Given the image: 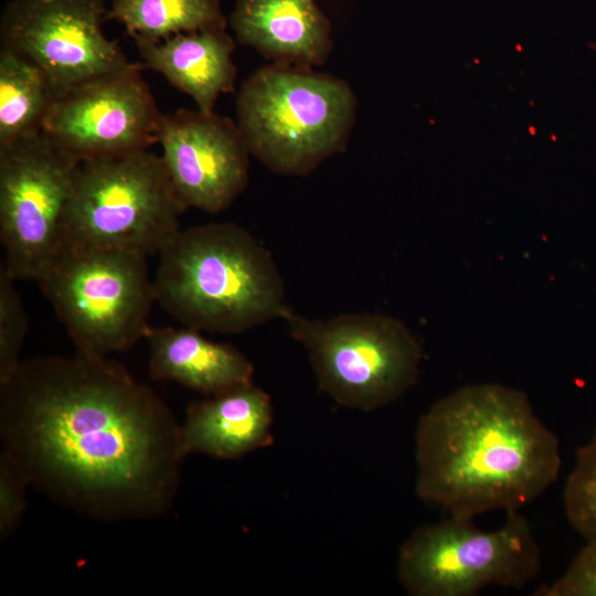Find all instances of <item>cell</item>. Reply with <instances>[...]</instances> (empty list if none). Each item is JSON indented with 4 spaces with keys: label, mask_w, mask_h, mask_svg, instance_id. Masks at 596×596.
<instances>
[{
    "label": "cell",
    "mask_w": 596,
    "mask_h": 596,
    "mask_svg": "<svg viewBox=\"0 0 596 596\" xmlns=\"http://www.w3.org/2000/svg\"><path fill=\"white\" fill-rule=\"evenodd\" d=\"M0 435L31 485L102 521L167 512L185 457L181 425L150 387L77 351L22 361L0 383Z\"/></svg>",
    "instance_id": "6da1fadb"
},
{
    "label": "cell",
    "mask_w": 596,
    "mask_h": 596,
    "mask_svg": "<svg viewBox=\"0 0 596 596\" xmlns=\"http://www.w3.org/2000/svg\"><path fill=\"white\" fill-rule=\"evenodd\" d=\"M416 493L449 515L518 511L558 478L557 436L520 390L470 384L436 401L415 433Z\"/></svg>",
    "instance_id": "7a4b0ae2"
},
{
    "label": "cell",
    "mask_w": 596,
    "mask_h": 596,
    "mask_svg": "<svg viewBox=\"0 0 596 596\" xmlns=\"http://www.w3.org/2000/svg\"><path fill=\"white\" fill-rule=\"evenodd\" d=\"M158 256L156 301L187 327L241 333L290 311L272 254L237 224L180 228Z\"/></svg>",
    "instance_id": "3957f363"
},
{
    "label": "cell",
    "mask_w": 596,
    "mask_h": 596,
    "mask_svg": "<svg viewBox=\"0 0 596 596\" xmlns=\"http://www.w3.org/2000/svg\"><path fill=\"white\" fill-rule=\"evenodd\" d=\"M356 105L344 79L270 64L241 85L236 124L251 156L276 173L305 175L347 148Z\"/></svg>",
    "instance_id": "277c9868"
},
{
    "label": "cell",
    "mask_w": 596,
    "mask_h": 596,
    "mask_svg": "<svg viewBox=\"0 0 596 596\" xmlns=\"http://www.w3.org/2000/svg\"><path fill=\"white\" fill-rule=\"evenodd\" d=\"M185 211L161 155L141 150L81 160L62 221L61 245L158 255Z\"/></svg>",
    "instance_id": "5b68a950"
},
{
    "label": "cell",
    "mask_w": 596,
    "mask_h": 596,
    "mask_svg": "<svg viewBox=\"0 0 596 596\" xmlns=\"http://www.w3.org/2000/svg\"><path fill=\"white\" fill-rule=\"evenodd\" d=\"M147 256L61 245L36 283L77 352L107 358L146 338L156 301Z\"/></svg>",
    "instance_id": "8992f818"
},
{
    "label": "cell",
    "mask_w": 596,
    "mask_h": 596,
    "mask_svg": "<svg viewBox=\"0 0 596 596\" xmlns=\"http://www.w3.org/2000/svg\"><path fill=\"white\" fill-rule=\"evenodd\" d=\"M284 320L307 351L319 389L342 406L377 409L417 380L421 345L396 318L341 313L322 320L290 310Z\"/></svg>",
    "instance_id": "52a82bcc"
},
{
    "label": "cell",
    "mask_w": 596,
    "mask_h": 596,
    "mask_svg": "<svg viewBox=\"0 0 596 596\" xmlns=\"http://www.w3.org/2000/svg\"><path fill=\"white\" fill-rule=\"evenodd\" d=\"M449 515L424 524L400 546L397 576L413 596H475L488 586L522 588L541 570V551L529 521L507 513L498 529Z\"/></svg>",
    "instance_id": "ba28073f"
},
{
    "label": "cell",
    "mask_w": 596,
    "mask_h": 596,
    "mask_svg": "<svg viewBox=\"0 0 596 596\" xmlns=\"http://www.w3.org/2000/svg\"><path fill=\"white\" fill-rule=\"evenodd\" d=\"M78 162L43 131L0 150V266L17 280L36 281L60 248Z\"/></svg>",
    "instance_id": "9c48e42d"
},
{
    "label": "cell",
    "mask_w": 596,
    "mask_h": 596,
    "mask_svg": "<svg viewBox=\"0 0 596 596\" xmlns=\"http://www.w3.org/2000/svg\"><path fill=\"white\" fill-rule=\"evenodd\" d=\"M104 0H11L0 20L1 47L36 66L55 95L131 62L107 38Z\"/></svg>",
    "instance_id": "30bf717a"
},
{
    "label": "cell",
    "mask_w": 596,
    "mask_h": 596,
    "mask_svg": "<svg viewBox=\"0 0 596 596\" xmlns=\"http://www.w3.org/2000/svg\"><path fill=\"white\" fill-rule=\"evenodd\" d=\"M141 68L131 62L56 94L42 131L79 161L148 150L163 114Z\"/></svg>",
    "instance_id": "8fae6325"
},
{
    "label": "cell",
    "mask_w": 596,
    "mask_h": 596,
    "mask_svg": "<svg viewBox=\"0 0 596 596\" xmlns=\"http://www.w3.org/2000/svg\"><path fill=\"white\" fill-rule=\"evenodd\" d=\"M158 143L185 210L217 214L245 190L251 152L231 118L185 108L163 114Z\"/></svg>",
    "instance_id": "7c38bea8"
},
{
    "label": "cell",
    "mask_w": 596,
    "mask_h": 596,
    "mask_svg": "<svg viewBox=\"0 0 596 596\" xmlns=\"http://www.w3.org/2000/svg\"><path fill=\"white\" fill-rule=\"evenodd\" d=\"M230 25L241 44L272 64L312 70L333 47L330 22L315 0H237Z\"/></svg>",
    "instance_id": "4fadbf2b"
},
{
    "label": "cell",
    "mask_w": 596,
    "mask_h": 596,
    "mask_svg": "<svg viewBox=\"0 0 596 596\" xmlns=\"http://www.w3.org/2000/svg\"><path fill=\"white\" fill-rule=\"evenodd\" d=\"M273 406L269 395L253 383L189 405L181 424L184 456L205 454L237 459L269 446Z\"/></svg>",
    "instance_id": "5bb4252c"
},
{
    "label": "cell",
    "mask_w": 596,
    "mask_h": 596,
    "mask_svg": "<svg viewBox=\"0 0 596 596\" xmlns=\"http://www.w3.org/2000/svg\"><path fill=\"white\" fill-rule=\"evenodd\" d=\"M134 41L142 66L190 96L200 111L213 113L219 97L234 91L235 41L226 29L180 33L158 42Z\"/></svg>",
    "instance_id": "9a60e30c"
},
{
    "label": "cell",
    "mask_w": 596,
    "mask_h": 596,
    "mask_svg": "<svg viewBox=\"0 0 596 596\" xmlns=\"http://www.w3.org/2000/svg\"><path fill=\"white\" fill-rule=\"evenodd\" d=\"M146 339L153 380L173 381L205 396L253 383L254 366L240 350L207 340L198 329L150 328Z\"/></svg>",
    "instance_id": "2e32d148"
},
{
    "label": "cell",
    "mask_w": 596,
    "mask_h": 596,
    "mask_svg": "<svg viewBox=\"0 0 596 596\" xmlns=\"http://www.w3.org/2000/svg\"><path fill=\"white\" fill-rule=\"evenodd\" d=\"M54 96L36 66L0 47V150L42 131Z\"/></svg>",
    "instance_id": "e0dca14e"
},
{
    "label": "cell",
    "mask_w": 596,
    "mask_h": 596,
    "mask_svg": "<svg viewBox=\"0 0 596 596\" xmlns=\"http://www.w3.org/2000/svg\"><path fill=\"white\" fill-rule=\"evenodd\" d=\"M107 20L123 24L134 40L152 42L227 25L220 0H110Z\"/></svg>",
    "instance_id": "ac0fdd59"
},
{
    "label": "cell",
    "mask_w": 596,
    "mask_h": 596,
    "mask_svg": "<svg viewBox=\"0 0 596 596\" xmlns=\"http://www.w3.org/2000/svg\"><path fill=\"white\" fill-rule=\"evenodd\" d=\"M563 507L571 528L585 541L596 540V428L576 450L563 489Z\"/></svg>",
    "instance_id": "d6986e66"
},
{
    "label": "cell",
    "mask_w": 596,
    "mask_h": 596,
    "mask_svg": "<svg viewBox=\"0 0 596 596\" xmlns=\"http://www.w3.org/2000/svg\"><path fill=\"white\" fill-rule=\"evenodd\" d=\"M15 278L0 266V383L8 381L22 360L28 317L15 287Z\"/></svg>",
    "instance_id": "ffe728a7"
},
{
    "label": "cell",
    "mask_w": 596,
    "mask_h": 596,
    "mask_svg": "<svg viewBox=\"0 0 596 596\" xmlns=\"http://www.w3.org/2000/svg\"><path fill=\"white\" fill-rule=\"evenodd\" d=\"M30 478L7 450L0 455V540H8L20 525L26 507Z\"/></svg>",
    "instance_id": "44dd1931"
},
{
    "label": "cell",
    "mask_w": 596,
    "mask_h": 596,
    "mask_svg": "<svg viewBox=\"0 0 596 596\" xmlns=\"http://www.w3.org/2000/svg\"><path fill=\"white\" fill-rule=\"evenodd\" d=\"M534 596H596V540L585 541L565 572Z\"/></svg>",
    "instance_id": "7402d4cb"
}]
</instances>
